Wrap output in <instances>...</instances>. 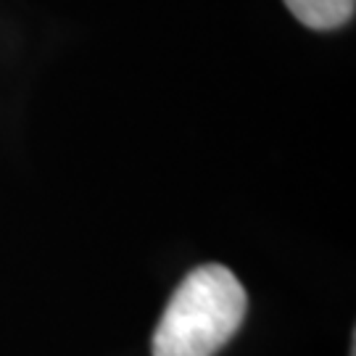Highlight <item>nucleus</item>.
<instances>
[{
    "mask_svg": "<svg viewBox=\"0 0 356 356\" xmlns=\"http://www.w3.org/2000/svg\"><path fill=\"white\" fill-rule=\"evenodd\" d=\"M245 288L222 264L193 269L153 330V356H214L241 330Z\"/></svg>",
    "mask_w": 356,
    "mask_h": 356,
    "instance_id": "f257e3e1",
    "label": "nucleus"
},
{
    "mask_svg": "<svg viewBox=\"0 0 356 356\" xmlns=\"http://www.w3.org/2000/svg\"><path fill=\"white\" fill-rule=\"evenodd\" d=\"M285 6L309 29L343 26L356 11V0H285Z\"/></svg>",
    "mask_w": 356,
    "mask_h": 356,
    "instance_id": "f03ea898",
    "label": "nucleus"
}]
</instances>
